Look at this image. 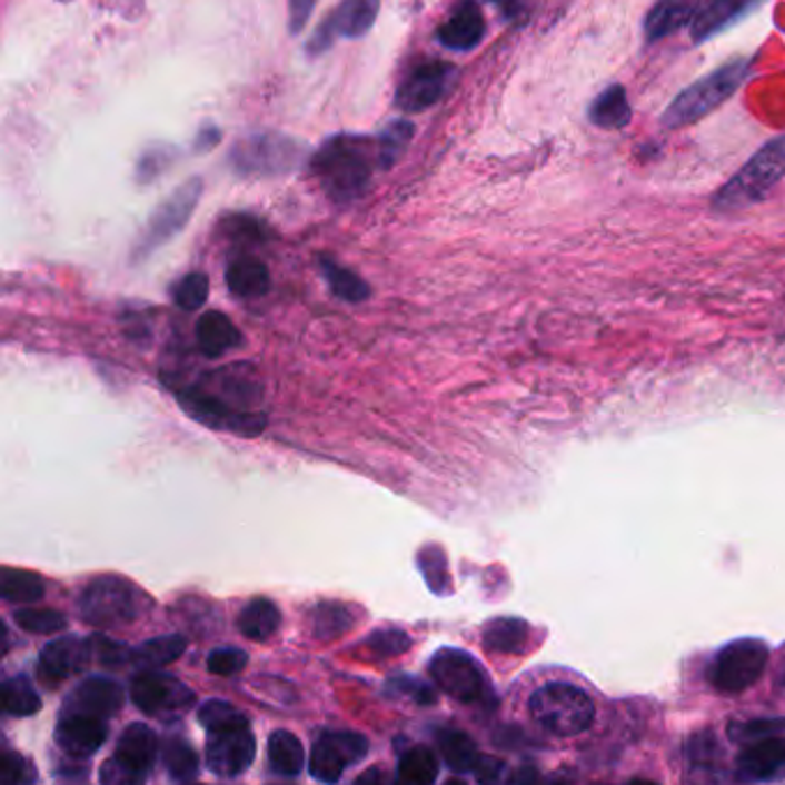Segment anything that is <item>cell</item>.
<instances>
[{"label": "cell", "instance_id": "40", "mask_svg": "<svg viewBox=\"0 0 785 785\" xmlns=\"http://www.w3.org/2000/svg\"><path fill=\"white\" fill-rule=\"evenodd\" d=\"M417 565L424 576V580L429 583L431 593L436 595H449L451 593V578L447 572V558L438 546H424L417 555Z\"/></svg>", "mask_w": 785, "mask_h": 785}, {"label": "cell", "instance_id": "23", "mask_svg": "<svg viewBox=\"0 0 785 785\" xmlns=\"http://www.w3.org/2000/svg\"><path fill=\"white\" fill-rule=\"evenodd\" d=\"M737 767L744 776L756 781L774 776L785 767V739L772 735L748 744L737 758Z\"/></svg>", "mask_w": 785, "mask_h": 785}, {"label": "cell", "instance_id": "20", "mask_svg": "<svg viewBox=\"0 0 785 785\" xmlns=\"http://www.w3.org/2000/svg\"><path fill=\"white\" fill-rule=\"evenodd\" d=\"M486 32V21L479 3L475 0H459L438 28V42L456 53H466L479 47Z\"/></svg>", "mask_w": 785, "mask_h": 785}, {"label": "cell", "instance_id": "14", "mask_svg": "<svg viewBox=\"0 0 785 785\" xmlns=\"http://www.w3.org/2000/svg\"><path fill=\"white\" fill-rule=\"evenodd\" d=\"M369 754V739L352 731H327L322 733L314 748L309 772L320 783H337L346 767L362 763Z\"/></svg>", "mask_w": 785, "mask_h": 785}, {"label": "cell", "instance_id": "25", "mask_svg": "<svg viewBox=\"0 0 785 785\" xmlns=\"http://www.w3.org/2000/svg\"><path fill=\"white\" fill-rule=\"evenodd\" d=\"M226 286L238 298H260L270 290V270L264 260L242 256L226 268Z\"/></svg>", "mask_w": 785, "mask_h": 785}, {"label": "cell", "instance_id": "1", "mask_svg": "<svg viewBox=\"0 0 785 785\" xmlns=\"http://www.w3.org/2000/svg\"><path fill=\"white\" fill-rule=\"evenodd\" d=\"M374 161L380 167L376 139L337 135L316 150L311 157V171L335 203H352L367 191Z\"/></svg>", "mask_w": 785, "mask_h": 785}, {"label": "cell", "instance_id": "28", "mask_svg": "<svg viewBox=\"0 0 785 785\" xmlns=\"http://www.w3.org/2000/svg\"><path fill=\"white\" fill-rule=\"evenodd\" d=\"M268 763L272 772H277L284 778L300 776L305 767L302 742L288 731H275L268 739Z\"/></svg>", "mask_w": 785, "mask_h": 785}, {"label": "cell", "instance_id": "26", "mask_svg": "<svg viewBox=\"0 0 785 785\" xmlns=\"http://www.w3.org/2000/svg\"><path fill=\"white\" fill-rule=\"evenodd\" d=\"M281 625V613L268 597L251 599L238 615V629L249 640H268Z\"/></svg>", "mask_w": 785, "mask_h": 785}, {"label": "cell", "instance_id": "53", "mask_svg": "<svg viewBox=\"0 0 785 785\" xmlns=\"http://www.w3.org/2000/svg\"><path fill=\"white\" fill-rule=\"evenodd\" d=\"M503 767H505V765H503L498 758L481 756L473 774H475V778H477V781H481V783H494V781H498V778H500Z\"/></svg>", "mask_w": 785, "mask_h": 785}, {"label": "cell", "instance_id": "29", "mask_svg": "<svg viewBox=\"0 0 785 785\" xmlns=\"http://www.w3.org/2000/svg\"><path fill=\"white\" fill-rule=\"evenodd\" d=\"M590 120L602 129H623L632 122V107L623 86H608L590 105Z\"/></svg>", "mask_w": 785, "mask_h": 785}, {"label": "cell", "instance_id": "50", "mask_svg": "<svg viewBox=\"0 0 785 785\" xmlns=\"http://www.w3.org/2000/svg\"><path fill=\"white\" fill-rule=\"evenodd\" d=\"M318 0H288V32L290 36H300L307 28Z\"/></svg>", "mask_w": 785, "mask_h": 785}, {"label": "cell", "instance_id": "38", "mask_svg": "<svg viewBox=\"0 0 785 785\" xmlns=\"http://www.w3.org/2000/svg\"><path fill=\"white\" fill-rule=\"evenodd\" d=\"M185 649H187V638L180 634L157 636L135 649V662L141 664L143 668H161L178 662Z\"/></svg>", "mask_w": 785, "mask_h": 785}, {"label": "cell", "instance_id": "44", "mask_svg": "<svg viewBox=\"0 0 785 785\" xmlns=\"http://www.w3.org/2000/svg\"><path fill=\"white\" fill-rule=\"evenodd\" d=\"M208 673L219 677H231L247 666V652L238 647H217L208 654Z\"/></svg>", "mask_w": 785, "mask_h": 785}, {"label": "cell", "instance_id": "18", "mask_svg": "<svg viewBox=\"0 0 785 785\" xmlns=\"http://www.w3.org/2000/svg\"><path fill=\"white\" fill-rule=\"evenodd\" d=\"M92 657H95V647L90 636L88 638L64 636L44 645V649L40 652L38 673L47 684H60L62 679L86 670Z\"/></svg>", "mask_w": 785, "mask_h": 785}, {"label": "cell", "instance_id": "47", "mask_svg": "<svg viewBox=\"0 0 785 785\" xmlns=\"http://www.w3.org/2000/svg\"><path fill=\"white\" fill-rule=\"evenodd\" d=\"M245 714L231 705V703H226V700H206L201 707H199V724L210 731V728H219L223 724H231V722H238V718H242Z\"/></svg>", "mask_w": 785, "mask_h": 785}, {"label": "cell", "instance_id": "3", "mask_svg": "<svg viewBox=\"0 0 785 785\" xmlns=\"http://www.w3.org/2000/svg\"><path fill=\"white\" fill-rule=\"evenodd\" d=\"M751 72V60L748 58H737L733 62H726L724 68H718L709 72L707 77L698 79L686 90H682L673 105L666 109L662 122L668 129H679L692 122H698L714 109L722 107L726 100L739 90V86L748 79Z\"/></svg>", "mask_w": 785, "mask_h": 785}, {"label": "cell", "instance_id": "34", "mask_svg": "<svg viewBox=\"0 0 785 785\" xmlns=\"http://www.w3.org/2000/svg\"><path fill=\"white\" fill-rule=\"evenodd\" d=\"M413 137H415V125L410 120L406 118L389 120L382 127V132L376 137L380 169L395 167V163L401 159V155L406 152V148L410 146Z\"/></svg>", "mask_w": 785, "mask_h": 785}, {"label": "cell", "instance_id": "6", "mask_svg": "<svg viewBox=\"0 0 785 785\" xmlns=\"http://www.w3.org/2000/svg\"><path fill=\"white\" fill-rule=\"evenodd\" d=\"M530 714L550 735L576 737L595 724V703L567 682H550L530 698Z\"/></svg>", "mask_w": 785, "mask_h": 785}, {"label": "cell", "instance_id": "46", "mask_svg": "<svg viewBox=\"0 0 785 785\" xmlns=\"http://www.w3.org/2000/svg\"><path fill=\"white\" fill-rule=\"evenodd\" d=\"M92 647H95V659L105 664L107 668H118L125 666L127 662H135V649L125 647L122 643H116L105 636H90Z\"/></svg>", "mask_w": 785, "mask_h": 785}, {"label": "cell", "instance_id": "48", "mask_svg": "<svg viewBox=\"0 0 785 785\" xmlns=\"http://www.w3.org/2000/svg\"><path fill=\"white\" fill-rule=\"evenodd\" d=\"M0 774H3V781L8 785H28V783L38 781V774H36V769H32V765L23 756L14 754V751H6L3 754Z\"/></svg>", "mask_w": 785, "mask_h": 785}, {"label": "cell", "instance_id": "13", "mask_svg": "<svg viewBox=\"0 0 785 785\" xmlns=\"http://www.w3.org/2000/svg\"><path fill=\"white\" fill-rule=\"evenodd\" d=\"M380 12V0H344V3L327 14L325 21L311 32L307 42V56L318 58L325 51H330L337 38L359 40L374 28Z\"/></svg>", "mask_w": 785, "mask_h": 785}, {"label": "cell", "instance_id": "9", "mask_svg": "<svg viewBox=\"0 0 785 785\" xmlns=\"http://www.w3.org/2000/svg\"><path fill=\"white\" fill-rule=\"evenodd\" d=\"M178 404L191 415V419L201 421L217 431H231L251 438L264 431L268 424L264 413H251L226 404L206 387H185L182 391H178Z\"/></svg>", "mask_w": 785, "mask_h": 785}, {"label": "cell", "instance_id": "42", "mask_svg": "<svg viewBox=\"0 0 785 785\" xmlns=\"http://www.w3.org/2000/svg\"><path fill=\"white\" fill-rule=\"evenodd\" d=\"M210 296V279L203 272H189L173 286V302L185 311H196Z\"/></svg>", "mask_w": 785, "mask_h": 785}, {"label": "cell", "instance_id": "4", "mask_svg": "<svg viewBox=\"0 0 785 785\" xmlns=\"http://www.w3.org/2000/svg\"><path fill=\"white\" fill-rule=\"evenodd\" d=\"M307 146L279 132H254L240 139L228 155L231 169L242 178H284L296 173L305 159Z\"/></svg>", "mask_w": 785, "mask_h": 785}, {"label": "cell", "instance_id": "49", "mask_svg": "<svg viewBox=\"0 0 785 785\" xmlns=\"http://www.w3.org/2000/svg\"><path fill=\"white\" fill-rule=\"evenodd\" d=\"M391 692L395 694H404L408 698H413L415 703L419 705H431L436 703V694L429 684H424L419 679H413V677H399L395 679V684H391Z\"/></svg>", "mask_w": 785, "mask_h": 785}, {"label": "cell", "instance_id": "8", "mask_svg": "<svg viewBox=\"0 0 785 785\" xmlns=\"http://www.w3.org/2000/svg\"><path fill=\"white\" fill-rule=\"evenodd\" d=\"M429 673L447 696L464 705H481L490 698V684L484 668L464 649H438L429 662Z\"/></svg>", "mask_w": 785, "mask_h": 785}, {"label": "cell", "instance_id": "2", "mask_svg": "<svg viewBox=\"0 0 785 785\" xmlns=\"http://www.w3.org/2000/svg\"><path fill=\"white\" fill-rule=\"evenodd\" d=\"M150 599L139 587L120 576L92 578L79 597V615L97 629H122L135 625L148 610Z\"/></svg>", "mask_w": 785, "mask_h": 785}, {"label": "cell", "instance_id": "27", "mask_svg": "<svg viewBox=\"0 0 785 785\" xmlns=\"http://www.w3.org/2000/svg\"><path fill=\"white\" fill-rule=\"evenodd\" d=\"M484 647L496 654H520L528 647L530 627L518 617H498L484 629Z\"/></svg>", "mask_w": 785, "mask_h": 785}, {"label": "cell", "instance_id": "55", "mask_svg": "<svg viewBox=\"0 0 785 785\" xmlns=\"http://www.w3.org/2000/svg\"><path fill=\"white\" fill-rule=\"evenodd\" d=\"M365 781H385V774L374 769V772H367V774H362V776L357 778V783H365Z\"/></svg>", "mask_w": 785, "mask_h": 785}, {"label": "cell", "instance_id": "15", "mask_svg": "<svg viewBox=\"0 0 785 785\" xmlns=\"http://www.w3.org/2000/svg\"><path fill=\"white\" fill-rule=\"evenodd\" d=\"M459 79V70L451 62L431 60L413 70L397 90L395 105L404 113H417L438 105Z\"/></svg>", "mask_w": 785, "mask_h": 785}, {"label": "cell", "instance_id": "36", "mask_svg": "<svg viewBox=\"0 0 785 785\" xmlns=\"http://www.w3.org/2000/svg\"><path fill=\"white\" fill-rule=\"evenodd\" d=\"M320 272L327 279V284H330L332 292L339 300L357 305V302H365L369 298V292H371L369 284L362 277H357L352 270L337 266L335 260L322 258L320 260Z\"/></svg>", "mask_w": 785, "mask_h": 785}, {"label": "cell", "instance_id": "32", "mask_svg": "<svg viewBox=\"0 0 785 785\" xmlns=\"http://www.w3.org/2000/svg\"><path fill=\"white\" fill-rule=\"evenodd\" d=\"M0 707H3L8 716L26 718L42 709V698L28 677L17 675L8 677L3 686H0Z\"/></svg>", "mask_w": 785, "mask_h": 785}, {"label": "cell", "instance_id": "35", "mask_svg": "<svg viewBox=\"0 0 785 785\" xmlns=\"http://www.w3.org/2000/svg\"><path fill=\"white\" fill-rule=\"evenodd\" d=\"M355 625L352 610L339 602H322L311 610V634L320 640H335Z\"/></svg>", "mask_w": 785, "mask_h": 785}, {"label": "cell", "instance_id": "51", "mask_svg": "<svg viewBox=\"0 0 785 785\" xmlns=\"http://www.w3.org/2000/svg\"><path fill=\"white\" fill-rule=\"evenodd\" d=\"M785 728V722H751L739 726L733 735L737 739H763V737H772L778 735Z\"/></svg>", "mask_w": 785, "mask_h": 785}, {"label": "cell", "instance_id": "16", "mask_svg": "<svg viewBox=\"0 0 785 785\" xmlns=\"http://www.w3.org/2000/svg\"><path fill=\"white\" fill-rule=\"evenodd\" d=\"M132 703L146 714L178 712L193 705V692L173 675L159 673L157 668L141 670L129 686Z\"/></svg>", "mask_w": 785, "mask_h": 785}, {"label": "cell", "instance_id": "33", "mask_svg": "<svg viewBox=\"0 0 785 785\" xmlns=\"http://www.w3.org/2000/svg\"><path fill=\"white\" fill-rule=\"evenodd\" d=\"M47 595L44 578L23 569L6 567L0 574V597L10 604H32L42 602Z\"/></svg>", "mask_w": 785, "mask_h": 785}, {"label": "cell", "instance_id": "12", "mask_svg": "<svg viewBox=\"0 0 785 785\" xmlns=\"http://www.w3.org/2000/svg\"><path fill=\"white\" fill-rule=\"evenodd\" d=\"M206 733V765L215 776L238 778L251 767L256 756V737L247 716Z\"/></svg>", "mask_w": 785, "mask_h": 785}, {"label": "cell", "instance_id": "37", "mask_svg": "<svg viewBox=\"0 0 785 785\" xmlns=\"http://www.w3.org/2000/svg\"><path fill=\"white\" fill-rule=\"evenodd\" d=\"M161 761L173 781H193L201 772L199 754H196L193 746L182 737L167 739L161 751Z\"/></svg>", "mask_w": 785, "mask_h": 785}, {"label": "cell", "instance_id": "39", "mask_svg": "<svg viewBox=\"0 0 785 785\" xmlns=\"http://www.w3.org/2000/svg\"><path fill=\"white\" fill-rule=\"evenodd\" d=\"M440 774L438 756L429 746H413L399 758V778L406 783L427 785Z\"/></svg>", "mask_w": 785, "mask_h": 785}, {"label": "cell", "instance_id": "30", "mask_svg": "<svg viewBox=\"0 0 785 785\" xmlns=\"http://www.w3.org/2000/svg\"><path fill=\"white\" fill-rule=\"evenodd\" d=\"M438 748H440L443 763L451 772H459V774L475 772V767L481 758L473 737L461 731H451V728L440 731L438 733Z\"/></svg>", "mask_w": 785, "mask_h": 785}, {"label": "cell", "instance_id": "41", "mask_svg": "<svg viewBox=\"0 0 785 785\" xmlns=\"http://www.w3.org/2000/svg\"><path fill=\"white\" fill-rule=\"evenodd\" d=\"M14 623L28 634L51 636L68 627V617L53 608H21L14 613Z\"/></svg>", "mask_w": 785, "mask_h": 785}, {"label": "cell", "instance_id": "19", "mask_svg": "<svg viewBox=\"0 0 785 785\" xmlns=\"http://www.w3.org/2000/svg\"><path fill=\"white\" fill-rule=\"evenodd\" d=\"M125 705L122 686L105 675H90L68 696L62 712H83L100 718H111Z\"/></svg>", "mask_w": 785, "mask_h": 785}, {"label": "cell", "instance_id": "45", "mask_svg": "<svg viewBox=\"0 0 785 785\" xmlns=\"http://www.w3.org/2000/svg\"><path fill=\"white\" fill-rule=\"evenodd\" d=\"M173 159H176V152L169 148H148L137 163L139 182L157 180L163 171H169Z\"/></svg>", "mask_w": 785, "mask_h": 785}, {"label": "cell", "instance_id": "52", "mask_svg": "<svg viewBox=\"0 0 785 785\" xmlns=\"http://www.w3.org/2000/svg\"><path fill=\"white\" fill-rule=\"evenodd\" d=\"M219 141H221V129L217 125H212V122H206L199 129V135H196V139H193V150L196 152H210Z\"/></svg>", "mask_w": 785, "mask_h": 785}, {"label": "cell", "instance_id": "22", "mask_svg": "<svg viewBox=\"0 0 785 785\" xmlns=\"http://www.w3.org/2000/svg\"><path fill=\"white\" fill-rule=\"evenodd\" d=\"M761 0H703L700 12L692 23V38L696 44L712 40L718 32L733 26L746 12L754 10Z\"/></svg>", "mask_w": 785, "mask_h": 785}, {"label": "cell", "instance_id": "43", "mask_svg": "<svg viewBox=\"0 0 785 785\" xmlns=\"http://www.w3.org/2000/svg\"><path fill=\"white\" fill-rule=\"evenodd\" d=\"M410 636L401 629H376L374 634H369V638L365 640L367 652L376 659H391L399 657V654L410 649Z\"/></svg>", "mask_w": 785, "mask_h": 785}, {"label": "cell", "instance_id": "5", "mask_svg": "<svg viewBox=\"0 0 785 785\" xmlns=\"http://www.w3.org/2000/svg\"><path fill=\"white\" fill-rule=\"evenodd\" d=\"M785 176V135L765 143L744 167L716 191V210H742L756 206Z\"/></svg>", "mask_w": 785, "mask_h": 785}, {"label": "cell", "instance_id": "11", "mask_svg": "<svg viewBox=\"0 0 785 785\" xmlns=\"http://www.w3.org/2000/svg\"><path fill=\"white\" fill-rule=\"evenodd\" d=\"M159 739L146 724H132L116 742V754L100 772L102 783H141L155 767Z\"/></svg>", "mask_w": 785, "mask_h": 785}, {"label": "cell", "instance_id": "54", "mask_svg": "<svg viewBox=\"0 0 785 785\" xmlns=\"http://www.w3.org/2000/svg\"><path fill=\"white\" fill-rule=\"evenodd\" d=\"M494 6L503 12L505 19L514 21V19H520L523 12H526V3L523 0H494Z\"/></svg>", "mask_w": 785, "mask_h": 785}, {"label": "cell", "instance_id": "10", "mask_svg": "<svg viewBox=\"0 0 785 785\" xmlns=\"http://www.w3.org/2000/svg\"><path fill=\"white\" fill-rule=\"evenodd\" d=\"M767 666V647L756 638H742L716 654L709 682L722 694H742L754 686Z\"/></svg>", "mask_w": 785, "mask_h": 785}, {"label": "cell", "instance_id": "24", "mask_svg": "<svg viewBox=\"0 0 785 785\" xmlns=\"http://www.w3.org/2000/svg\"><path fill=\"white\" fill-rule=\"evenodd\" d=\"M196 341L206 357H221L242 344V335L226 314L208 311L196 322Z\"/></svg>", "mask_w": 785, "mask_h": 785}, {"label": "cell", "instance_id": "21", "mask_svg": "<svg viewBox=\"0 0 785 785\" xmlns=\"http://www.w3.org/2000/svg\"><path fill=\"white\" fill-rule=\"evenodd\" d=\"M703 0H657L645 17V38L659 42L673 32L692 26L700 12Z\"/></svg>", "mask_w": 785, "mask_h": 785}, {"label": "cell", "instance_id": "7", "mask_svg": "<svg viewBox=\"0 0 785 785\" xmlns=\"http://www.w3.org/2000/svg\"><path fill=\"white\" fill-rule=\"evenodd\" d=\"M203 182L199 178H191L182 182L173 193L159 203V208L150 215L143 236L137 242L135 258H146L159 247L171 242L182 228L189 223L196 206L201 201Z\"/></svg>", "mask_w": 785, "mask_h": 785}, {"label": "cell", "instance_id": "17", "mask_svg": "<svg viewBox=\"0 0 785 785\" xmlns=\"http://www.w3.org/2000/svg\"><path fill=\"white\" fill-rule=\"evenodd\" d=\"M109 737V718L83 712H60L56 724V744L72 761H88Z\"/></svg>", "mask_w": 785, "mask_h": 785}, {"label": "cell", "instance_id": "31", "mask_svg": "<svg viewBox=\"0 0 785 785\" xmlns=\"http://www.w3.org/2000/svg\"><path fill=\"white\" fill-rule=\"evenodd\" d=\"M219 380H210V387L208 391H212V395H217L219 399H223L226 404H231V406H251L256 401H260V387L254 378H245V369L236 367V369H223V371H217L215 374Z\"/></svg>", "mask_w": 785, "mask_h": 785}]
</instances>
